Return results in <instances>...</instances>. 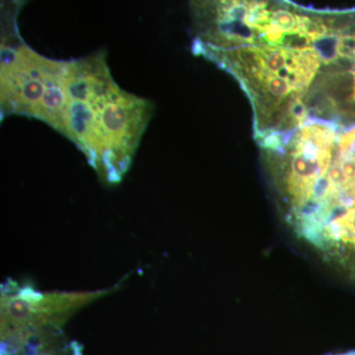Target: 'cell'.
<instances>
[{
	"instance_id": "obj_2",
	"label": "cell",
	"mask_w": 355,
	"mask_h": 355,
	"mask_svg": "<svg viewBox=\"0 0 355 355\" xmlns=\"http://www.w3.org/2000/svg\"><path fill=\"white\" fill-rule=\"evenodd\" d=\"M198 55L239 80L253 105L257 139L291 132L309 118L306 101L322 67L314 46H248Z\"/></svg>"
},
{
	"instance_id": "obj_3",
	"label": "cell",
	"mask_w": 355,
	"mask_h": 355,
	"mask_svg": "<svg viewBox=\"0 0 355 355\" xmlns=\"http://www.w3.org/2000/svg\"><path fill=\"white\" fill-rule=\"evenodd\" d=\"M69 60L40 55L21 40L16 28L1 40V116L38 119L53 130L64 128Z\"/></svg>"
},
{
	"instance_id": "obj_5",
	"label": "cell",
	"mask_w": 355,
	"mask_h": 355,
	"mask_svg": "<svg viewBox=\"0 0 355 355\" xmlns=\"http://www.w3.org/2000/svg\"><path fill=\"white\" fill-rule=\"evenodd\" d=\"M349 62V64H354V62H355V58L354 60H352V62Z\"/></svg>"
},
{
	"instance_id": "obj_1",
	"label": "cell",
	"mask_w": 355,
	"mask_h": 355,
	"mask_svg": "<svg viewBox=\"0 0 355 355\" xmlns=\"http://www.w3.org/2000/svg\"><path fill=\"white\" fill-rule=\"evenodd\" d=\"M64 133L107 181L127 171L153 104L121 89L104 53L69 60Z\"/></svg>"
},
{
	"instance_id": "obj_4",
	"label": "cell",
	"mask_w": 355,
	"mask_h": 355,
	"mask_svg": "<svg viewBox=\"0 0 355 355\" xmlns=\"http://www.w3.org/2000/svg\"><path fill=\"white\" fill-rule=\"evenodd\" d=\"M343 355H355V352H352V354H343Z\"/></svg>"
}]
</instances>
